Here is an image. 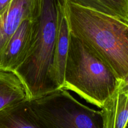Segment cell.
<instances>
[{
  "label": "cell",
  "instance_id": "obj_14",
  "mask_svg": "<svg viewBox=\"0 0 128 128\" xmlns=\"http://www.w3.org/2000/svg\"><path fill=\"white\" fill-rule=\"evenodd\" d=\"M124 128H128V122H127V123H126V126H125Z\"/></svg>",
  "mask_w": 128,
  "mask_h": 128
},
{
  "label": "cell",
  "instance_id": "obj_10",
  "mask_svg": "<svg viewBox=\"0 0 128 128\" xmlns=\"http://www.w3.org/2000/svg\"><path fill=\"white\" fill-rule=\"evenodd\" d=\"M27 100L26 90L13 72L0 71V111Z\"/></svg>",
  "mask_w": 128,
  "mask_h": 128
},
{
  "label": "cell",
  "instance_id": "obj_2",
  "mask_svg": "<svg viewBox=\"0 0 128 128\" xmlns=\"http://www.w3.org/2000/svg\"><path fill=\"white\" fill-rule=\"evenodd\" d=\"M119 80L108 66L82 41L71 34L62 89L75 92L101 109Z\"/></svg>",
  "mask_w": 128,
  "mask_h": 128
},
{
  "label": "cell",
  "instance_id": "obj_5",
  "mask_svg": "<svg viewBox=\"0 0 128 128\" xmlns=\"http://www.w3.org/2000/svg\"><path fill=\"white\" fill-rule=\"evenodd\" d=\"M39 28L40 18L22 21L2 50L0 71L14 73L22 64L34 44Z\"/></svg>",
  "mask_w": 128,
  "mask_h": 128
},
{
  "label": "cell",
  "instance_id": "obj_6",
  "mask_svg": "<svg viewBox=\"0 0 128 128\" xmlns=\"http://www.w3.org/2000/svg\"><path fill=\"white\" fill-rule=\"evenodd\" d=\"M42 0H12L0 12V56L9 39L22 21L40 18Z\"/></svg>",
  "mask_w": 128,
  "mask_h": 128
},
{
  "label": "cell",
  "instance_id": "obj_8",
  "mask_svg": "<svg viewBox=\"0 0 128 128\" xmlns=\"http://www.w3.org/2000/svg\"><path fill=\"white\" fill-rule=\"evenodd\" d=\"M100 112L103 128H124L128 120V96L117 87Z\"/></svg>",
  "mask_w": 128,
  "mask_h": 128
},
{
  "label": "cell",
  "instance_id": "obj_1",
  "mask_svg": "<svg viewBox=\"0 0 128 128\" xmlns=\"http://www.w3.org/2000/svg\"><path fill=\"white\" fill-rule=\"evenodd\" d=\"M71 34L100 57L119 81L128 74V24L63 0Z\"/></svg>",
  "mask_w": 128,
  "mask_h": 128
},
{
  "label": "cell",
  "instance_id": "obj_3",
  "mask_svg": "<svg viewBox=\"0 0 128 128\" xmlns=\"http://www.w3.org/2000/svg\"><path fill=\"white\" fill-rule=\"evenodd\" d=\"M60 0H42L40 28L27 58L14 72L26 90L28 101L51 93L49 73L53 60Z\"/></svg>",
  "mask_w": 128,
  "mask_h": 128
},
{
  "label": "cell",
  "instance_id": "obj_11",
  "mask_svg": "<svg viewBox=\"0 0 128 128\" xmlns=\"http://www.w3.org/2000/svg\"><path fill=\"white\" fill-rule=\"evenodd\" d=\"M72 3L112 16L128 24V0H68Z\"/></svg>",
  "mask_w": 128,
  "mask_h": 128
},
{
  "label": "cell",
  "instance_id": "obj_9",
  "mask_svg": "<svg viewBox=\"0 0 128 128\" xmlns=\"http://www.w3.org/2000/svg\"><path fill=\"white\" fill-rule=\"evenodd\" d=\"M0 128H44L28 100L0 111Z\"/></svg>",
  "mask_w": 128,
  "mask_h": 128
},
{
  "label": "cell",
  "instance_id": "obj_4",
  "mask_svg": "<svg viewBox=\"0 0 128 128\" xmlns=\"http://www.w3.org/2000/svg\"><path fill=\"white\" fill-rule=\"evenodd\" d=\"M28 101L44 128H103L100 111L80 102L67 90L61 89Z\"/></svg>",
  "mask_w": 128,
  "mask_h": 128
},
{
  "label": "cell",
  "instance_id": "obj_7",
  "mask_svg": "<svg viewBox=\"0 0 128 128\" xmlns=\"http://www.w3.org/2000/svg\"><path fill=\"white\" fill-rule=\"evenodd\" d=\"M70 26L63 4L60 0L58 21V31L53 60L49 73V82L51 92L62 89L65 68L70 42Z\"/></svg>",
  "mask_w": 128,
  "mask_h": 128
},
{
  "label": "cell",
  "instance_id": "obj_13",
  "mask_svg": "<svg viewBox=\"0 0 128 128\" xmlns=\"http://www.w3.org/2000/svg\"><path fill=\"white\" fill-rule=\"evenodd\" d=\"M12 0H0V12H2Z\"/></svg>",
  "mask_w": 128,
  "mask_h": 128
},
{
  "label": "cell",
  "instance_id": "obj_12",
  "mask_svg": "<svg viewBox=\"0 0 128 128\" xmlns=\"http://www.w3.org/2000/svg\"><path fill=\"white\" fill-rule=\"evenodd\" d=\"M118 88L128 96V74L124 78L119 81Z\"/></svg>",
  "mask_w": 128,
  "mask_h": 128
}]
</instances>
